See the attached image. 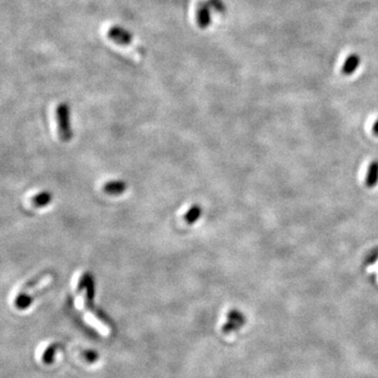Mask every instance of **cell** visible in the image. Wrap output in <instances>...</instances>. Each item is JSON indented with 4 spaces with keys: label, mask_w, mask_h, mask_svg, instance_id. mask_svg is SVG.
<instances>
[{
    "label": "cell",
    "mask_w": 378,
    "mask_h": 378,
    "mask_svg": "<svg viewBox=\"0 0 378 378\" xmlns=\"http://www.w3.org/2000/svg\"><path fill=\"white\" fill-rule=\"evenodd\" d=\"M55 116L60 139L64 142L69 141L72 139L73 131L72 127H70V110L68 104L66 103L58 104L56 107Z\"/></svg>",
    "instance_id": "1"
},
{
    "label": "cell",
    "mask_w": 378,
    "mask_h": 378,
    "mask_svg": "<svg viewBox=\"0 0 378 378\" xmlns=\"http://www.w3.org/2000/svg\"><path fill=\"white\" fill-rule=\"evenodd\" d=\"M108 38L119 45H129L133 42V34L122 27H112L107 32Z\"/></svg>",
    "instance_id": "2"
},
{
    "label": "cell",
    "mask_w": 378,
    "mask_h": 378,
    "mask_svg": "<svg viewBox=\"0 0 378 378\" xmlns=\"http://www.w3.org/2000/svg\"><path fill=\"white\" fill-rule=\"evenodd\" d=\"M245 324V316L238 310H231L227 314V320L223 325V332L228 334L232 331L240 329Z\"/></svg>",
    "instance_id": "3"
},
{
    "label": "cell",
    "mask_w": 378,
    "mask_h": 378,
    "mask_svg": "<svg viewBox=\"0 0 378 378\" xmlns=\"http://www.w3.org/2000/svg\"><path fill=\"white\" fill-rule=\"evenodd\" d=\"M44 292V289H39L35 292H31V293H23V292H19L18 295L15 297L14 299V306L15 308L22 311V310H27L29 307L33 304V301L39 296L41 295V293Z\"/></svg>",
    "instance_id": "4"
},
{
    "label": "cell",
    "mask_w": 378,
    "mask_h": 378,
    "mask_svg": "<svg viewBox=\"0 0 378 378\" xmlns=\"http://www.w3.org/2000/svg\"><path fill=\"white\" fill-rule=\"evenodd\" d=\"M215 11L209 2L203 3L199 6L197 11V22L201 29H206L211 23V13ZM216 12V11H215Z\"/></svg>",
    "instance_id": "5"
},
{
    "label": "cell",
    "mask_w": 378,
    "mask_h": 378,
    "mask_svg": "<svg viewBox=\"0 0 378 378\" xmlns=\"http://www.w3.org/2000/svg\"><path fill=\"white\" fill-rule=\"evenodd\" d=\"M202 215V210L200 208V206H198L197 204H193L189 205L188 207L185 208V210L183 211L182 214V220L186 223V224H194L196 223L199 218Z\"/></svg>",
    "instance_id": "6"
},
{
    "label": "cell",
    "mask_w": 378,
    "mask_h": 378,
    "mask_svg": "<svg viewBox=\"0 0 378 378\" xmlns=\"http://www.w3.org/2000/svg\"><path fill=\"white\" fill-rule=\"evenodd\" d=\"M360 63H361V58H360L358 55L352 54V55L348 56L346 61L343 64V68H342L343 74H345L347 76L352 75L357 69Z\"/></svg>",
    "instance_id": "7"
},
{
    "label": "cell",
    "mask_w": 378,
    "mask_h": 378,
    "mask_svg": "<svg viewBox=\"0 0 378 378\" xmlns=\"http://www.w3.org/2000/svg\"><path fill=\"white\" fill-rule=\"evenodd\" d=\"M126 189L125 183L119 180H114V181H107L103 185V191L107 195H121L124 193Z\"/></svg>",
    "instance_id": "8"
},
{
    "label": "cell",
    "mask_w": 378,
    "mask_h": 378,
    "mask_svg": "<svg viewBox=\"0 0 378 378\" xmlns=\"http://www.w3.org/2000/svg\"><path fill=\"white\" fill-rule=\"evenodd\" d=\"M53 200V195L50 192H40L37 195H35L34 197L31 198V204L32 206L36 207V208H42L49 205Z\"/></svg>",
    "instance_id": "9"
},
{
    "label": "cell",
    "mask_w": 378,
    "mask_h": 378,
    "mask_svg": "<svg viewBox=\"0 0 378 378\" xmlns=\"http://www.w3.org/2000/svg\"><path fill=\"white\" fill-rule=\"evenodd\" d=\"M59 349V345L58 344H52L49 347L45 349V351L43 352V355L41 357L42 362L45 365H51L54 363V358L56 355V352Z\"/></svg>",
    "instance_id": "10"
},
{
    "label": "cell",
    "mask_w": 378,
    "mask_h": 378,
    "mask_svg": "<svg viewBox=\"0 0 378 378\" xmlns=\"http://www.w3.org/2000/svg\"><path fill=\"white\" fill-rule=\"evenodd\" d=\"M377 181H378V162H373L370 165L369 172L367 175V184L369 187H373L375 186Z\"/></svg>",
    "instance_id": "11"
},
{
    "label": "cell",
    "mask_w": 378,
    "mask_h": 378,
    "mask_svg": "<svg viewBox=\"0 0 378 378\" xmlns=\"http://www.w3.org/2000/svg\"><path fill=\"white\" fill-rule=\"evenodd\" d=\"M208 2L210 3V5L212 6V8L215 9L216 12H219V13L225 12V5L222 0H208Z\"/></svg>",
    "instance_id": "12"
},
{
    "label": "cell",
    "mask_w": 378,
    "mask_h": 378,
    "mask_svg": "<svg viewBox=\"0 0 378 378\" xmlns=\"http://www.w3.org/2000/svg\"><path fill=\"white\" fill-rule=\"evenodd\" d=\"M83 356H84V358L88 363H94V362H96L98 360V354L96 352H92V351H86V352H84Z\"/></svg>",
    "instance_id": "13"
},
{
    "label": "cell",
    "mask_w": 378,
    "mask_h": 378,
    "mask_svg": "<svg viewBox=\"0 0 378 378\" xmlns=\"http://www.w3.org/2000/svg\"><path fill=\"white\" fill-rule=\"evenodd\" d=\"M373 130H374V133H375L376 135H378V120L375 122L374 127H373Z\"/></svg>",
    "instance_id": "14"
}]
</instances>
